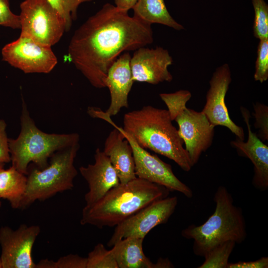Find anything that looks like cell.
I'll return each instance as SVG.
<instances>
[{
	"label": "cell",
	"instance_id": "1",
	"mask_svg": "<svg viewBox=\"0 0 268 268\" xmlns=\"http://www.w3.org/2000/svg\"><path fill=\"white\" fill-rule=\"evenodd\" d=\"M153 42L151 25L106 3L75 31L67 59L93 86L102 88L110 67L121 54Z\"/></svg>",
	"mask_w": 268,
	"mask_h": 268
},
{
	"label": "cell",
	"instance_id": "2",
	"mask_svg": "<svg viewBox=\"0 0 268 268\" xmlns=\"http://www.w3.org/2000/svg\"><path fill=\"white\" fill-rule=\"evenodd\" d=\"M123 125L124 131L142 148L172 160L184 171L191 169L183 140L167 110L144 106L126 113Z\"/></svg>",
	"mask_w": 268,
	"mask_h": 268
},
{
	"label": "cell",
	"instance_id": "3",
	"mask_svg": "<svg viewBox=\"0 0 268 268\" xmlns=\"http://www.w3.org/2000/svg\"><path fill=\"white\" fill-rule=\"evenodd\" d=\"M169 193L162 186L136 177L112 188L95 203L85 205L80 224L99 228L115 227L152 202L168 197Z\"/></svg>",
	"mask_w": 268,
	"mask_h": 268
},
{
	"label": "cell",
	"instance_id": "4",
	"mask_svg": "<svg viewBox=\"0 0 268 268\" xmlns=\"http://www.w3.org/2000/svg\"><path fill=\"white\" fill-rule=\"evenodd\" d=\"M214 212L200 225L192 224L181 232L186 239L193 240L194 254L204 257L217 245L228 241L236 244L246 238V224L242 209L233 203L231 194L220 186L213 197Z\"/></svg>",
	"mask_w": 268,
	"mask_h": 268
},
{
	"label": "cell",
	"instance_id": "5",
	"mask_svg": "<svg viewBox=\"0 0 268 268\" xmlns=\"http://www.w3.org/2000/svg\"><path fill=\"white\" fill-rule=\"evenodd\" d=\"M20 125L19 134L15 139L8 138V145L12 166L26 175L30 163L43 169L55 152L79 142L77 133L48 134L41 131L30 117L24 101Z\"/></svg>",
	"mask_w": 268,
	"mask_h": 268
},
{
	"label": "cell",
	"instance_id": "6",
	"mask_svg": "<svg viewBox=\"0 0 268 268\" xmlns=\"http://www.w3.org/2000/svg\"><path fill=\"white\" fill-rule=\"evenodd\" d=\"M79 148V142L72 144L55 152L44 168L28 169L27 187L19 208L73 188L77 174L74 162Z\"/></svg>",
	"mask_w": 268,
	"mask_h": 268
},
{
	"label": "cell",
	"instance_id": "7",
	"mask_svg": "<svg viewBox=\"0 0 268 268\" xmlns=\"http://www.w3.org/2000/svg\"><path fill=\"white\" fill-rule=\"evenodd\" d=\"M165 103L172 121L177 123L179 135L183 140L192 166L201 154L209 148L214 135V128L201 112L187 107L192 97L187 90L159 94Z\"/></svg>",
	"mask_w": 268,
	"mask_h": 268
},
{
	"label": "cell",
	"instance_id": "8",
	"mask_svg": "<svg viewBox=\"0 0 268 268\" xmlns=\"http://www.w3.org/2000/svg\"><path fill=\"white\" fill-rule=\"evenodd\" d=\"M20 8V35L50 47L60 41L65 24L47 0H24Z\"/></svg>",
	"mask_w": 268,
	"mask_h": 268
},
{
	"label": "cell",
	"instance_id": "9",
	"mask_svg": "<svg viewBox=\"0 0 268 268\" xmlns=\"http://www.w3.org/2000/svg\"><path fill=\"white\" fill-rule=\"evenodd\" d=\"M177 204L176 196L167 197L149 204L115 226L108 246L113 247L119 241L127 237L144 239L154 227L167 222Z\"/></svg>",
	"mask_w": 268,
	"mask_h": 268
},
{
	"label": "cell",
	"instance_id": "10",
	"mask_svg": "<svg viewBox=\"0 0 268 268\" xmlns=\"http://www.w3.org/2000/svg\"><path fill=\"white\" fill-rule=\"evenodd\" d=\"M1 56L3 61L25 73H49L58 63L51 47L20 35L2 48Z\"/></svg>",
	"mask_w": 268,
	"mask_h": 268
},
{
	"label": "cell",
	"instance_id": "11",
	"mask_svg": "<svg viewBox=\"0 0 268 268\" xmlns=\"http://www.w3.org/2000/svg\"><path fill=\"white\" fill-rule=\"evenodd\" d=\"M115 125L132 146L137 177L162 186L170 192H178L188 198H192V190L176 176L171 165L161 160L156 155L150 153L139 146L122 127Z\"/></svg>",
	"mask_w": 268,
	"mask_h": 268
},
{
	"label": "cell",
	"instance_id": "12",
	"mask_svg": "<svg viewBox=\"0 0 268 268\" xmlns=\"http://www.w3.org/2000/svg\"><path fill=\"white\" fill-rule=\"evenodd\" d=\"M40 232L38 225L21 224L13 230L8 226L0 229V260L2 268H36L32 250Z\"/></svg>",
	"mask_w": 268,
	"mask_h": 268
},
{
	"label": "cell",
	"instance_id": "13",
	"mask_svg": "<svg viewBox=\"0 0 268 268\" xmlns=\"http://www.w3.org/2000/svg\"><path fill=\"white\" fill-rule=\"evenodd\" d=\"M231 81V70L227 64L215 69L209 82V88L201 112L214 127H225L237 138L244 140L243 129L231 119L225 103V97Z\"/></svg>",
	"mask_w": 268,
	"mask_h": 268
},
{
	"label": "cell",
	"instance_id": "14",
	"mask_svg": "<svg viewBox=\"0 0 268 268\" xmlns=\"http://www.w3.org/2000/svg\"><path fill=\"white\" fill-rule=\"evenodd\" d=\"M87 113L91 117L102 119L114 127L106 139L103 152L114 168L120 183L125 184L136 178L132 146L111 117L106 115L100 109L94 107H88Z\"/></svg>",
	"mask_w": 268,
	"mask_h": 268
},
{
	"label": "cell",
	"instance_id": "15",
	"mask_svg": "<svg viewBox=\"0 0 268 268\" xmlns=\"http://www.w3.org/2000/svg\"><path fill=\"white\" fill-rule=\"evenodd\" d=\"M173 59L166 49L161 47H145L135 50L131 58L130 67L134 81L157 84L170 82L173 76L168 67Z\"/></svg>",
	"mask_w": 268,
	"mask_h": 268
},
{
	"label": "cell",
	"instance_id": "16",
	"mask_svg": "<svg viewBox=\"0 0 268 268\" xmlns=\"http://www.w3.org/2000/svg\"><path fill=\"white\" fill-rule=\"evenodd\" d=\"M240 110L248 129L246 141L238 138L230 143L238 151L239 154L248 157L254 166L252 184L255 188L261 191L268 189V146L252 132L250 123L249 111L241 106Z\"/></svg>",
	"mask_w": 268,
	"mask_h": 268
},
{
	"label": "cell",
	"instance_id": "17",
	"mask_svg": "<svg viewBox=\"0 0 268 268\" xmlns=\"http://www.w3.org/2000/svg\"><path fill=\"white\" fill-rule=\"evenodd\" d=\"M94 159V163L79 168L80 174L88 186V191L84 196L87 205L95 203L109 191L120 184L108 157L99 148L96 149Z\"/></svg>",
	"mask_w": 268,
	"mask_h": 268
},
{
	"label": "cell",
	"instance_id": "18",
	"mask_svg": "<svg viewBox=\"0 0 268 268\" xmlns=\"http://www.w3.org/2000/svg\"><path fill=\"white\" fill-rule=\"evenodd\" d=\"M131 58L128 52L121 54L110 67L105 79L111 101L104 113L109 117L116 115L122 108L129 106L128 95L134 82L130 67Z\"/></svg>",
	"mask_w": 268,
	"mask_h": 268
},
{
	"label": "cell",
	"instance_id": "19",
	"mask_svg": "<svg viewBox=\"0 0 268 268\" xmlns=\"http://www.w3.org/2000/svg\"><path fill=\"white\" fill-rule=\"evenodd\" d=\"M143 238L127 237L115 244L111 249L119 268H171L174 266L168 258H160L155 263L144 254Z\"/></svg>",
	"mask_w": 268,
	"mask_h": 268
},
{
	"label": "cell",
	"instance_id": "20",
	"mask_svg": "<svg viewBox=\"0 0 268 268\" xmlns=\"http://www.w3.org/2000/svg\"><path fill=\"white\" fill-rule=\"evenodd\" d=\"M132 9L133 16L145 23L160 24L176 30L184 29L170 15L164 0H137Z\"/></svg>",
	"mask_w": 268,
	"mask_h": 268
},
{
	"label": "cell",
	"instance_id": "21",
	"mask_svg": "<svg viewBox=\"0 0 268 268\" xmlns=\"http://www.w3.org/2000/svg\"><path fill=\"white\" fill-rule=\"evenodd\" d=\"M26 175L12 165L0 170V198L7 200L13 208H20L27 187Z\"/></svg>",
	"mask_w": 268,
	"mask_h": 268
},
{
	"label": "cell",
	"instance_id": "22",
	"mask_svg": "<svg viewBox=\"0 0 268 268\" xmlns=\"http://www.w3.org/2000/svg\"><path fill=\"white\" fill-rule=\"evenodd\" d=\"M235 244L234 241H228L217 245L204 257V262L198 268H227Z\"/></svg>",
	"mask_w": 268,
	"mask_h": 268
},
{
	"label": "cell",
	"instance_id": "23",
	"mask_svg": "<svg viewBox=\"0 0 268 268\" xmlns=\"http://www.w3.org/2000/svg\"><path fill=\"white\" fill-rule=\"evenodd\" d=\"M87 258L86 268H119L112 249L102 243L95 245Z\"/></svg>",
	"mask_w": 268,
	"mask_h": 268
},
{
	"label": "cell",
	"instance_id": "24",
	"mask_svg": "<svg viewBox=\"0 0 268 268\" xmlns=\"http://www.w3.org/2000/svg\"><path fill=\"white\" fill-rule=\"evenodd\" d=\"M255 16L254 36L259 40L268 38V5L265 0H252Z\"/></svg>",
	"mask_w": 268,
	"mask_h": 268
},
{
	"label": "cell",
	"instance_id": "25",
	"mask_svg": "<svg viewBox=\"0 0 268 268\" xmlns=\"http://www.w3.org/2000/svg\"><path fill=\"white\" fill-rule=\"evenodd\" d=\"M63 18L66 31L70 30L72 21L76 19L77 11L82 3L93 0H47Z\"/></svg>",
	"mask_w": 268,
	"mask_h": 268
},
{
	"label": "cell",
	"instance_id": "26",
	"mask_svg": "<svg viewBox=\"0 0 268 268\" xmlns=\"http://www.w3.org/2000/svg\"><path fill=\"white\" fill-rule=\"evenodd\" d=\"M87 258L77 254H68L60 258L57 261L48 259L41 260L37 268H86Z\"/></svg>",
	"mask_w": 268,
	"mask_h": 268
},
{
	"label": "cell",
	"instance_id": "27",
	"mask_svg": "<svg viewBox=\"0 0 268 268\" xmlns=\"http://www.w3.org/2000/svg\"><path fill=\"white\" fill-rule=\"evenodd\" d=\"M259 40L254 78L263 83L268 79V38Z\"/></svg>",
	"mask_w": 268,
	"mask_h": 268
},
{
	"label": "cell",
	"instance_id": "28",
	"mask_svg": "<svg viewBox=\"0 0 268 268\" xmlns=\"http://www.w3.org/2000/svg\"><path fill=\"white\" fill-rule=\"evenodd\" d=\"M254 127L258 130L257 135L263 142L268 140V107L260 103L253 104Z\"/></svg>",
	"mask_w": 268,
	"mask_h": 268
},
{
	"label": "cell",
	"instance_id": "29",
	"mask_svg": "<svg viewBox=\"0 0 268 268\" xmlns=\"http://www.w3.org/2000/svg\"><path fill=\"white\" fill-rule=\"evenodd\" d=\"M0 25L12 29H20L19 15L10 10L9 0H0Z\"/></svg>",
	"mask_w": 268,
	"mask_h": 268
},
{
	"label": "cell",
	"instance_id": "30",
	"mask_svg": "<svg viewBox=\"0 0 268 268\" xmlns=\"http://www.w3.org/2000/svg\"><path fill=\"white\" fill-rule=\"evenodd\" d=\"M6 128L5 122L0 119V162L4 164L11 161Z\"/></svg>",
	"mask_w": 268,
	"mask_h": 268
},
{
	"label": "cell",
	"instance_id": "31",
	"mask_svg": "<svg viewBox=\"0 0 268 268\" xmlns=\"http://www.w3.org/2000/svg\"><path fill=\"white\" fill-rule=\"evenodd\" d=\"M268 257H263L258 260L249 262L229 263L227 268H268Z\"/></svg>",
	"mask_w": 268,
	"mask_h": 268
},
{
	"label": "cell",
	"instance_id": "32",
	"mask_svg": "<svg viewBox=\"0 0 268 268\" xmlns=\"http://www.w3.org/2000/svg\"><path fill=\"white\" fill-rule=\"evenodd\" d=\"M115 5L119 9L128 11L132 9L137 0H114Z\"/></svg>",
	"mask_w": 268,
	"mask_h": 268
},
{
	"label": "cell",
	"instance_id": "33",
	"mask_svg": "<svg viewBox=\"0 0 268 268\" xmlns=\"http://www.w3.org/2000/svg\"><path fill=\"white\" fill-rule=\"evenodd\" d=\"M4 163L0 162V170L3 168Z\"/></svg>",
	"mask_w": 268,
	"mask_h": 268
},
{
	"label": "cell",
	"instance_id": "34",
	"mask_svg": "<svg viewBox=\"0 0 268 268\" xmlns=\"http://www.w3.org/2000/svg\"><path fill=\"white\" fill-rule=\"evenodd\" d=\"M0 268H2L0 260Z\"/></svg>",
	"mask_w": 268,
	"mask_h": 268
},
{
	"label": "cell",
	"instance_id": "35",
	"mask_svg": "<svg viewBox=\"0 0 268 268\" xmlns=\"http://www.w3.org/2000/svg\"></svg>",
	"mask_w": 268,
	"mask_h": 268
}]
</instances>
